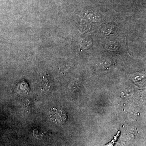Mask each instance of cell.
Masks as SVG:
<instances>
[{"instance_id": "6da1fadb", "label": "cell", "mask_w": 146, "mask_h": 146, "mask_svg": "<svg viewBox=\"0 0 146 146\" xmlns=\"http://www.w3.org/2000/svg\"><path fill=\"white\" fill-rule=\"evenodd\" d=\"M50 119L56 124H63L67 120V115L63 110L52 108L50 110Z\"/></svg>"}]
</instances>
